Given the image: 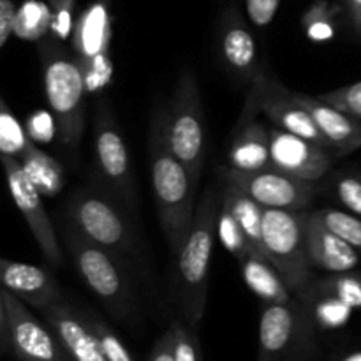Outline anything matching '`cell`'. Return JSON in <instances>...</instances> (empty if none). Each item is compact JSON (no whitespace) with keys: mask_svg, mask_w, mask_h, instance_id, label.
Segmentation results:
<instances>
[{"mask_svg":"<svg viewBox=\"0 0 361 361\" xmlns=\"http://www.w3.org/2000/svg\"><path fill=\"white\" fill-rule=\"evenodd\" d=\"M2 164L4 169H6V178L7 185H9L11 197H13L14 204L21 212L25 221H27L39 249L42 250V254H44L46 261L49 264L60 267L63 261V256L62 250H60L59 240H56V233L51 224V219H49L44 203H42V192L32 182L30 176L25 173L20 159L2 155Z\"/></svg>","mask_w":361,"mask_h":361,"instance_id":"13","label":"cell"},{"mask_svg":"<svg viewBox=\"0 0 361 361\" xmlns=\"http://www.w3.org/2000/svg\"><path fill=\"white\" fill-rule=\"evenodd\" d=\"M51 7V30L49 37L56 41H63L69 35H73L74 25L73 23V7L74 0H49Z\"/></svg>","mask_w":361,"mask_h":361,"instance_id":"35","label":"cell"},{"mask_svg":"<svg viewBox=\"0 0 361 361\" xmlns=\"http://www.w3.org/2000/svg\"><path fill=\"white\" fill-rule=\"evenodd\" d=\"M242 275L250 291L264 303H284L291 300V291L277 268L257 254H250L240 261Z\"/></svg>","mask_w":361,"mask_h":361,"instance_id":"23","label":"cell"},{"mask_svg":"<svg viewBox=\"0 0 361 361\" xmlns=\"http://www.w3.org/2000/svg\"><path fill=\"white\" fill-rule=\"evenodd\" d=\"M221 204L231 212L233 217L243 229L249 238L250 245L254 247L259 256L267 257L263 252V217L264 208L256 200L249 196L243 189L226 180L224 190L221 196Z\"/></svg>","mask_w":361,"mask_h":361,"instance_id":"22","label":"cell"},{"mask_svg":"<svg viewBox=\"0 0 361 361\" xmlns=\"http://www.w3.org/2000/svg\"><path fill=\"white\" fill-rule=\"evenodd\" d=\"M18 7L13 0H0V48H6L7 41L14 34Z\"/></svg>","mask_w":361,"mask_h":361,"instance_id":"37","label":"cell"},{"mask_svg":"<svg viewBox=\"0 0 361 361\" xmlns=\"http://www.w3.org/2000/svg\"><path fill=\"white\" fill-rule=\"evenodd\" d=\"M331 196L348 212L361 217V173H338L330 182Z\"/></svg>","mask_w":361,"mask_h":361,"instance_id":"31","label":"cell"},{"mask_svg":"<svg viewBox=\"0 0 361 361\" xmlns=\"http://www.w3.org/2000/svg\"><path fill=\"white\" fill-rule=\"evenodd\" d=\"M71 224L90 242L116 254L130 252L136 242L126 215L104 194L80 190L69 201Z\"/></svg>","mask_w":361,"mask_h":361,"instance_id":"9","label":"cell"},{"mask_svg":"<svg viewBox=\"0 0 361 361\" xmlns=\"http://www.w3.org/2000/svg\"><path fill=\"white\" fill-rule=\"evenodd\" d=\"M166 140L194 182H200L207 159V134L200 83L190 67H182L173 97L164 109Z\"/></svg>","mask_w":361,"mask_h":361,"instance_id":"5","label":"cell"},{"mask_svg":"<svg viewBox=\"0 0 361 361\" xmlns=\"http://www.w3.org/2000/svg\"><path fill=\"white\" fill-rule=\"evenodd\" d=\"M335 14H337V7H334L326 0H319V2L312 4L302 18V25L305 28L307 37L314 42H326L334 39Z\"/></svg>","mask_w":361,"mask_h":361,"instance_id":"29","label":"cell"},{"mask_svg":"<svg viewBox=\"0 0 361 361\" xmlns=\"http://www.w3.org/2000/svg\"><path fill=\"white\" fill-rule=\"evenodd\" d=\"M316 212L331 231L342 236L361 256V217L341 208H321Z\"/></svg>","mask_w":361,"mask_h":361,"instance_id":"30","label":"cell"},{"mask_svg":"<svg viewBox=\"0 0 361 361\" xmlns=\"http://www.w3.org/2000/svg\"><path fill=\"white\" fill-rule=\"evenodd\" d=\"M42 317L59 337L69 361H108L85 310L60 300L42 310Z\"/></svg>","mask_w":361,"mask_h":361,"instance_id":"16","label":"cell"},{"mask_svg":"<svg viewBox=\"0 0 361 361\" xmlns=\"http://www.w3.org/2000/svg\"><path fill=\"white\" fill-rule=\"evenodd\" d=\"M51 30V7L39 0H27L18 7L14 34L23 41H41Z\"/></svg>","mask_w":361,"mask_h":361,"instance_id":"25","label":"cell"},{"mask_svg":"<svg viewBox=\"0 0 361 361\" xmlns=\"http://www.w3.org/2000/svg\"><path fill=\"white\" fill-rule=\"evenodd\" d=\"M63 242L88 289L104 303L113 317L129 319L134 310V295L118 254L85 238L71 222L63 231Z\"/></svg>","mask_w":361,"mask_h":361,"instance_id":"4","label":"cell"},{"mask_svg":"<svg viewBox=\"0 0 361 361\" xmlns=\"http://www.w3.org/2000/svg\"><path fill=\"white\" fill-rule=\"evenodd\" d=\"M150 176L162 231L173 256H178L196 215V187L190 173L169 148L164 109L154 116L148 133Z\"/></svg>","mask_w":361,"mask_h":361,"instance_id":"1","label":"cell"},{"mask_svg":"<svg viewBox=\"0 0 361 361\" xmlns=\"http://www.w3.org/2000/svg\"><path fill=\"white\" fill-rule=\"evenodd\" d=\"M73 51L76 53L88 90L104 88L113 78V62L109 59V44L113 39L111 13L108 0H94L74 25Z\"/></svg>","mask_w":361,"mask_h":361,"instance_id":"10","label":"cell"},{"mask_svg":"<svg viewBox=\"0 0 361 361\" xmlns=\"http://www.w3.org/2000/svg\"><path fill=\"white\" fill-rule=\"evenodd\" d=\"M323 101L330 102L337 109L344 111L345 115L353 116L355 120L361 122V80L351 85L337 88V90L326 92L319 95Z\"/></svg>","mask_w":361,"mask_h":361,"instance_id":"34","label":"cell"},{"mask_svg":"<svg viewBox=\"0 0 361 361\" xmlns=\"http://www.w3.org/2000/svg\"><path fill=\"white\" fill-rule=\"evenodd\" d=\"M221 53L229 69L242 78L254 80L257 69V44L238 11H226L221 23Z\"/></svg>","mask_w":361,"mask_h":361,"instance_id":"21","label":"cell"},{"mask_svg":"<svg viewBox=\"0 0 361 361\" xmlns=\"http://www.w3.org/2000/svg\"><path fill=\"white\" fill-rule=\"evenodd\" d=\"M345 9L353 27L361 35V0H345Z\"/></svg>","mask_w":361,"mask_h":361,"instance_id":"39","label":"cell"},{"mask_svg":"<svg viewBox=\"0 0 361 361\" xmlns=\"http://www.w3.org/2000/svg\"><path fill=\"white\" fill-rule=\"evenodd\" d=\"M85 314H87V319L88 323H90L92 330L95 331L99 342H101V348L102 351H104L108 361H134L129 349L123 345V342L116 337L115 331H113L101 317L95 316L94 312H87V310H85Z\"/></svg>","mask_w":361,"mask_h":361,"instance_id":"33","label":"cell"},{"mask_svg":"<svg viewBox=\"0 0 361 361\" xmlns=\"http://www.w3.org/2000/svg\"><path fill=\"white\" fill-rule=\"evenodd\" d=\"M28 141H30V134L25 133L7 102L0 99V154L20 159Z\"/></svg>","mask_w":361,"mask_h":361,"instance_id":"27","label":"cell"},{"mask_svg":"<svg viewBox=\"0 0 361 361\" xmlns=\"http://www.w3.org/2000/svg\"><path fill=\"white\" fill-rule=\"evenodd\" d=\"M316 321L296 300L267 303L259 319L257 361H309L316 349Z\"/></svg>","mask_w":361,"mask_h":361,"instance_id":"6","label":"cell"},{"mask_svg":"<svg viewBox=\"0 0 361 361\" xmlns=\"http://www.w3.org/2000/svg\"><path fill=\"white\" fill-rule=\"evenodd\" d=\"M27 303L2 288L0 342L2 351L16 361H69L55 331L41 323Z\"/></svg>","mask_w":361,"mask_h":361,"instance_id":"8","label":"cell"},{"mask_svg":"<svg viewBox=\"0 0 361 361\" xmlns=\"http://www.w3.org/2000/svg\"><path fill=\"white\" fill-rule=\"evenodd\" d=\"M25 173L46 196H53L63 185V169L59 162L41 150L30 137L20 157Z\"/></svg>","mask_w":361,"mask_h":361,"instance_id":"24","label":"cell"},{"mask_svg":"<svg viewBox=\"0 0 361 361\" xmlns=\"http://www.w3.org/2000/svg\"><path fill=\"white\" fill-rule=\"evenodd\" d=\"M334 155L331 150L305 137L286 133L279 127L270 129L271 168L279 171L317 183L330 171Z\"/></svg>","mask_w":361,"mask_h":361,"instance_id":"15","label":"cell"},{"mask_svg":"<svg viewBox=\"0 0 361 361\" xmlns=\"http://www.w3.org/2000/svg\"><path fill=\"white\" fill-rule=\"evenodd\" d=\"M305 245L312 268L330 271V274H345L360 267L361 256L353 249L342 236L331 231L317 212H305L303 219Z\"/></svg>","mask_w":361,"mask_h":361,"instance_id":"17","label":"cell"},{"mask_svg":"<svg viewBox=\"0 0 361 361\" xmlns=\"http://www.w3.org/2000/svg\"><path fill=\"white\" fill-rule=\"evenodd\" d=\"M42 85L55 120L56 136L62 147L76 150L85 130L88 85L76 53L56 39L46 37L39 46Z\"/></svg>","mask_w":361,"mask_h":361,"instance_id":"2","label":"cell"},{"mask_svg":"<svg viewBox=\"0 0 361 361\" xmlns=\"http://www.w3.org/2000/svg\"><path fill=\"white\" fill-rule=\"evenodd\" d=\"M257 111L256 99L249 94L229 147V168L236 171H261L271 168L270 129L254 118V113Z\"/></svg>","mask_w":361,"mask_h":361,"instance_id":"18","label":"cell"},{"mask_svg":"<svg viewBox=\"0 0 361 361\" xmlns=\"http://www.w3.org/2000/svg\"><path fill=\"white\" fill-rule=\"evenodd\" d=\"M338 361H361V353H353V355H348L345 358H342Z\"/></svg>","mask_w":361,"mask_h":361,"instance_id":"40","label":"cell"},{"mask_svg":"<svg viewBox=\"0 0 361 361\" xmlns=\"http://www.w3.org/2000/svg\"><path fill=\"white\" fill-rule=\"evenodd\" d=\"M226 180L245 190L263 208L305 212L316 196V182L296 178L275 168L261 171H236L229 168Z\"/></svg>","mask_w":361,"mask_h":361,"instance_id":"12","label":"cell"},{"mask_svg":"<svg viewBox=\"0 0 361 361\" xmlns=\"http://www.w3.org/2000/svg\"><path fill=\"white\" fill-rule=\"evenodd\" d=\"M249 94H252V97L256 99L257 109L263 111L275 123V127L331 150L310 113L296 99V92H289L277 80L267 76L259 69L250 83Z\"/></svg>","mask_w":361,"mask_h":361,"instance_id":"14","label":"cell"},{"mask_svg":"<svg viewBox=\"0 0 361 361\" xmlns=\"http://www.w3.org/2000/svg\"><path fill=\"white\" fill-rule=\"evenodd\" d=\"M148 361H175V358H173L171 330L164 331V334H162V337L155 342Z\"/></svg>","mask_w":361,"mask_h":361,"instance_id":"38","label":"cell"},{"mask_svg":"<svg viewBox=\"0 0 361 361\" xmlns=\"http://www.w3.org/2000/svg\"><path fill=\"white\" fill-rule=\"evenodd\" d=\"M281 0H247V14L257 27H267L277 14Z\"/></svg>","mask_w":361,"mask_h":361,"instance_id":"36","label":"cell"},{"mask_svg":"<svg viewBox=\"0 0 361 361\" xmlns=\"http://www.w3.org/2000/svg\"><path fill=\"white\" fill-rule=\"evenodd\" d=\"M2 288L37 310H46L63 300L56 279L48 270L21 261L0 259Z\"/></svg>","mask_w":361,"mask_h":361,"instance_id":"19","label":"cell"},{"mask_svg":"<svg viewBox=\"0 0 361 361\" xmlns=\"http://www.w3.org/2000/svg\"><path fill=\"white\" fill-rule=\"evenodd\" d=\"M296 99L310 113L335 155H348L361 148V122L321 97L296 92Z\"/></svg>","mask_w":361,"mask_h":361,"instance_id":"20","label":"cell"},{"mask_svg":"<svg viewBox=\"0 0 361 361\" xmlns=\"http://www.w3.org/2000/svg\"><path fill=\"white\" fill-rule=\"evenodd\" d=\"M221 200L214 189H207L196 207L192 228L176 256V284L183 321L196 330L207 310L208 277L217 238Z\"/></svg>","mask_w":361,"mask_h":361,"instance_id":"3","label":"cell"},{"mask_svg":"<svg viewBox=\"0 0 361 361\" xmlns=\"http://www.w3.org/2000/svg\"><path fill=\"white\" fill-rule=\"evenodd\" d=\"M95 166L102 182L126 203H134V175L130 155L118 129L113 109L104 99L95 104L94 116Z\"/></svg>","mask_w":361,"mask_h":361,"instance_id":"11","label":"cell"},{"mask_svg":"<svg viewBox=\"0 0 361 361\" xmlns=\"http://www.w3.org/2000/svg\"><path fill=\"white\" fill-rule=\"evenodd\" d=\"M307 212V210H305ZM305 212L264 208L263 252L277 268L289 291L298 295L312 279V264L305 245Z\"/></svg>","mask_w":361,"mask_h":361,"instance_id":"7","label":"cell"},{"mask_svg":"<svg viewBox=\"0 0 361 361\" xmlns=\"http://www.w3.org/2000/svg\"><path fill=\"white\" fill-rule=\"evenodd\" d=\"M173 337V358L175 361H203L200 341L194 328L185 321H173L169 326Z\"/></svg>","mask_w":361,"mask_h":361,"instance_id":"32","label":"cell"},{"mask_svg":"<svg viewBox=\"0 0 361 361\" xmlns=\"http://www.w3.org/2000/svg\"><path fill=\"white\" fill-rule=\"evenodd\" d=\"M305 293H316V295H330L342 300L349 307H361V275H353L351 271L345 274H335L328 279L307 284L305 289L296 296L305 295Z\"/></svg>","mask_w":361,"mask_h":361,"instance_id":"26","label":"cell"},{"mask_svg":"<svg viewBox=\"0 0 361 361\" xmlns=\"http://www.w3.org/2000/svg\"><path fill=\"white\" fill-rule=\"evenodd\" d=\"M217 236L221 238L222 245L238 259V263L242 259H245L247 256H250V254H257L256 250H254V247L250 245L249 238L245 236L243 229L240 228V224L236 222V219L231 215V212H229L228 208L222 207V204L221 210H219L217 219ZM257 256H259V254H257Z\"/></svg>","mask_w":361,"mask_h":361,"instance_id":"28","label":"cell"}]
</instances>
